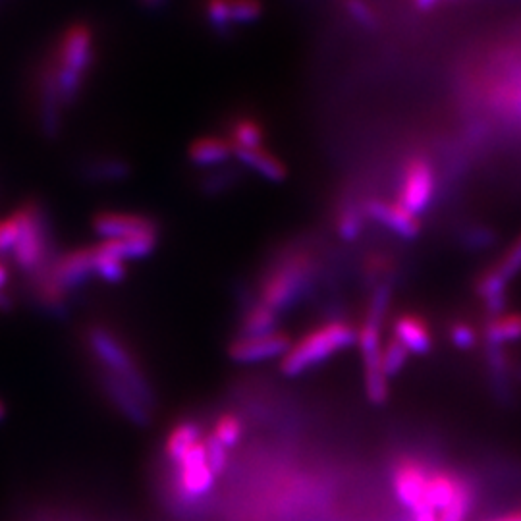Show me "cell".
Returning a JSON list of instances; mask_svg holds the SVG:
<instances>
[{
  "label": "cell",
  "mask_w": 521,
  "mask_h": 521,
  "mask_svg": "<svg viewBox=\"0 0 521 521\" xmlns=\"http://www.w3.org/2000/svg\"><path fill=\"white\" fill-rule=\"evenodd\" d=\"M392 298V286L381 282L369 303L367 315L357 329V344L363 356V375H365V392L371 404L383 406L388 402V377L383 369V321Z\"/></svg>",
  "instance_id": "cell-1"
},
{
  "label": "cell",
  "mask_w": 521,
  "mask_h": 521,
  "mask_svg": "<svg viewBox=\"0 0 521 521\" xmlns=\"http://www.w3.org/2000/svg\"><path fill=\"white\" fill-rule=\"evenodd\" d=\"M357 344V329L348 321H329L302 336L280 361L284 377H300L329 357Z\"/></svg>",
  "instance_id": "cell-2"
},
{
  "label": "cell",
  "mask_w": 521,
  "mask_h": 521,
  "mask_svg": "<svg viewBox=\"0 0 521 521\" xmlns=\"http://www.w3.org/2000/svg\"><path fill=\"white\" fill-rule=\"evenodd\" d=\"M55 58L58 82L64 107L70 109L82 93L95 55L93 31L87 24H72L58 35L55 47L49 51Z\"/></svg>",
  "instance_id": "cell-3"
},
{
  "label": "cell",
  "mask_w": 521,
  "mask_h": 521,
  "mask_svg": "<svg viewBox=\"0 0 521 521\" xmlns=\"http://www.w3.org/2000/svg\"><path fill=\"white\" fill-rule=\"evenodd\" d=\"M87 342L93 356L103 363V371L130 386L143 404L153 408V390L130 350L122 342H118V338L112 332L99 327L89 329Z\"/></svg>",
  "instance_id": "cell-4"
},
{
  "label": "cell",
  "mask_w": 521,
  "mask_h": 521,
  "mask_svg": "<svg viewBox=\"0 0 521 521\" xmlns=\"http://www.w3.org/2000/svg\"><path fill=\"white\" fill-rule=\"evenodd\" d=\"M311 273L313 263L305 253H290L265 276L259 288L261 303L276 313L288 309L305 294Z\"/></svg>",
  "instance_id": "cell-5"
},
{
  "label": "cell",
  "mask_w": 521,
  "mask_h": 521,
  "mask_svg": "<svg viewBox=\"0 0 521 521\" xmlns=\"http://www.w3.org/2000/svg\"><path fill=\"white\" fill-rule=\"evenodd\" d=\"M16 213L22 220V234L12 251V261L20 271L29 273V275H37L39 271L49 267V263H47L49 253H51L49 224H47L41 205H37L33 201L16 209Z\"/></svg>",
  "instance_id": "cell-6"
},
{
  "label": "cell",
  "mask_w": 521,
  "mask_h": 521,
  "mask_svg": "<svg viewBox=\"0 0 521 521\" xmlns=\"http://www.w3.org/2000/svg\"><path fill=\"white\" fill-rule=\"evenodd\" d=\"M435 192H437V176L433 165L427 159L415 157L404 168L398 201L417 217L431 207Z\"/></svg>",
  "instance_id": "cell-7"
},
{
  "label": "cell",
  "mask_w": 521,
  "mask_h": 521,
  "mask_svg": "<svg viewBox=\"0 0 521 521\" xmlns=\"http://www.w3.org/2000/svg\"><path fill=\"white\" fill-rule=\"evenodd\" d=\"M431 469L415 458H402L394 467L392 485L396 498L408 508L415 510L427 502V483Z\"/></svg>",
  "instance_id": "cell-8"
},
{
  "label": "cell",
  "mask_w": 521,
  "mask_h": 521,
  "mask_svg": "<svg viewBox=\"0 0 521 521\" xmlns=\"http://www.w3.org/2000/svg\"><path fill=\"white\" fill-rule=\"evenodd\" d=\"M292 348V340L286 332H271L265 336H238L228 346V357L234 363H257L273 357L286 356Z\"/></svg>",
  "instance_id": "cell-9"
},
{
  "label": "cell",
  "mask_w": 521,
  "mask_h": 521,
  "mask_svg": "<svg viewBox=\"0 0 521 521\" xmlns=\"http://www.w3.org/2000/svg\"><path fill=\"white\" fill-rule=\"evenodd\" d=\"M365 215L404 240H415L421 234V222L398 199H369Z\"/></svg>",
  "instance_id": "cell-10"
},
{
  "label": "cell",
  "mask_w": 521,
  "mask_h": 521,
  "mask_svg": "<svg viewBox=\"0 0 521 521\" xmlns=\"http://www.w3.org/2000/svg\"><path fill=\"white\" fill-rule=\"evenodd\" d=\"M178 483L188 498H199L211 493L215 485V473L207 462V452L203 440L197 442L186 458L178 464Z\"/></svg>",
  "instance_id": "cell-11"
},
{
  "label": "cell",
  "mask_w": 521,
  "mask_h": 521,
  "mask_svg": "<svg viewBox=\"0 0 521 521\" xmlns=\"http://www.w3.org/2000/svg\"><path fill=\"white\" fill-rule=\"evenodd\" d=\"M47 275L64 294L89 282L93 276L91 247H78L60 255L47 269Z\"/></svg>",
  "instance_id": "cell-12"
},
{
  "label": "cell",
  "mask_w": 521,
  "mask_h": 521,
  "mask_svg": "<svg viewBox=\"0 0 521 521\" xmlns=\"http://www.w3.org/2000/svg\"><path fill=\"white\" fill-rule=\"evenodd\" d=\"M97 236L103 240H118V238H130L141 232L159 230V226L138 213H124V211H103L97 213L91 222Z\"/></svg>",
  "instance_id": "cell-13"
},
{
  "label": "cell",
  "mask_w": 521,
  "mask_h": 521,
  "mask_svg": "<svg viewBox=\"0 0 521 521\" xmlns=\"http://www.w3.org/2000/svg\"><path fill=\"white\" fill-rule=\"evenodd\" d=\"M394 338L415 356H427L433 350V334L427 321L415 313H402L392 325Z\"/></svg>",
  "instance_id": "cell-14"
},
{
  "label": "cell",
  "mask_w": 521,
  "mask_h": 521,
  "mask_svg": "<svg viewBox=\"0 0 521 521\" xmlns=\"http://www.w3.org/2000/svg\"><path fill=\"white\" fill-rule=\"evenodd\" d=\"M232 155H234V151L226 136H201V138L195 139L188 149V157H190L192 165L199 166V168L222 165Z\"/></svg>",
  "instance_id": "cell-15"
},
{
  "label": "cell",
  "mask_w": 521,
  "mask_h": 521,
  "mask_svg": "<svg viewBox=\"0 0 521 521\" xmlns=\"http://www.w3.org/2000/svg\"><path fill=\"white\" fill-rule=\"evenodd\" d=\"M234 157L247 166L249 170L261 174L263 178L271 182H282L288 176V168L276 157L273 151L267 147H257V149H242L236 151Z\"/></svg>",
  "instance_id": "cell-16"
},
{
  "label": "cell",
  "mask_w": 521,
  "mask_h": 521,
  "mask_svg": "<svg viewBox=\"0 0 521 521\" xmlns=\"http://www.w3.org/2000/svg\"><path fill=\"white\" fill-rule=\"evenodd\" d=\"M201 427L195 421H180L168 433L165 442L166 458L178 466L197 442H201Z\"/></svg>",
  "instance_id": "cell-17"
},
{
  "label": "cell",
  "mask_w": 521,
  "mask_h": 521,
  "mask_svg": "<svg viewBox=\"0 0 521 521\" xmlns=\"http://www.w3.org/2000/svg\"><path fill=\"white\" fill-rule=\"evenodd\" d=\"M226 138L230 141L234 153L242 149H257L263 147L265 128L253 116H236L230 120Z\"/></svg>",
  "instance_id": "cell-18"
},
{
  "label": "cell",
  "mask_w": 521,
  "mask_h": 521,
  "mask_svg": "<svg viewBox=\"0 0 521 521\" xmlns=\"http://www.w3.org/2000/svg\"><path fill=\"white\" fill-rule=\"evenodd\" d=\"M464 479H460L456 473L446 471V469H437L431 471L429 475V483H427V502L435 508V510H444L448 508L456 494L460 491Z\"/></svg>",
  "instance_id": "cell-19"
},
{
  "label": "cell",
  "mask_w": 521,
  "mask_h": 521,
  "mask_svg": "<svg viewBox=\"0 0 521 521\" xmlns=\"http://www.w3.org/2000/svg\"><path fill=\"white\" fill-rule=\"evenodd\" d=\"M487 346H504L521 340V313H502L491 317L483 329Z\"/></svg>",
  "instance_id": "cell-20"
},
{
  "label": "cell",
  "mask_w": 521,
  "mask_h": 521,
  "mask_svg": "<svg viewBox=\"0 0 521 521\" xmlns=\"http://www.w3.org/2000/svg\"><path fill=\"white\" fill-rule=\"evenodd\" d=\"M278 327V313L273 311L271 307L263 305V303H253L251 307H247L240 325V336L249 338V336H265L276 332Z\"/></svg>",
  "instance_id": "cell-21"
},
{
  "label": "cell",
  "mask_w": 521,
  "mask_h": 521,
  "mask_svg": "<svg viewBox=\"0 0 521 521\" xmlns=\"http://www.w3.org/2000/svg\"><path fill=\"white\" fill-rule=\"evenodd\" d=\"M91 259H93V276H99L101 280L118 284L126 278L128 267L126 261L103 249L101 244L91 247Z\"/></svg>",
  "instance_id": "cell-22"
},
{
  "label": "cell",
  "mask_w": 521,
  "mask_h": 521,
  "mask_svg": "<svg viewBox=\"0 0 521 521\" xmlns=\"http://www.w3.org/2000/svg\"><path fill=\"white\" fill-rule=\"evenodd\" d=\"M211 435L219 440L226 450L234 448L244 437V421L236 413H222L215 421V429Z\"/></svg>",
  "instance_id": "cell-23"
},
{
  "label": "cell",
  "mask_w": 521,
  "mask_h": 521,
  "mask_svg": "<svg viewBox=\"0 0 521 521\" xmlns=\"http://www.w3.org/2000/svg\"><path fill=\"white\" fill-rule=\"evenodd\" d=\"M130 172V166L126 165L122 159L116 157H103V159H93L89 165L85 166V174L91 180H120Z\"/></svg>",
  "instance_id": "cell-24"
},
{
  "label": "cell",
  "mask_w": 521,
  "mask_h": 521,
  "mask_svg": "<svg viewBox=\"0 0 521 521\" xmlns=\"http://www.w3.org/2000/svg\"><path fill=\"white\" fill-rule=\"evenodd\" d=\"M408 356L410 352L392 336L388 340V344L383 348V369L384 375L390 379V377H396L408 363Z\"/></svg>",
  "instance_id": "cell-25"
},
{
  "label": "cell",
  "mask_w": 521,
  "mask_h": 521,
  "mask_svg": "<svg viewBox=\"0 0 521 521\" xmlns=\"http://www.w3.org/2000/svg\"><path fill=\"white\" fill-rule=\"evenodd\" d=\"M473 506V489L469 483H462L454 502L442 510L439 521H466Z\"/></svg>",
  "instance_id": "cell-26"
},
{
  "label": "cell",
  "mask_w": 521,
  "mask_h": 521,
  "mask_svg": "<svg viewBox=\"0 0 521 521\" xmlns=\"http://www.w3.org/2000/svg\"><path fill=\"white\" fill-rule=\"evenodd\" d=\"M205 18L220 35L230 33L234 24L228 10V0H205Z\"/></svg>",
  "instance_id": "cell-27"
},
{
  "label": "cell",
  "mask_w": 521,
  "mask_h": 521,
  "mask_svg": "<svg viewBox=\"0 0 521 521\" xmlns=\"http://www.w3.org/2000/svg\"><path fill=\"white\" fill-rule=\"evenodd\" d=\"M494 271L502 276L506 282H510L512 278L521 273V234L506 249V253L496 261L493 265Z\"/></svg>",
  "instance_id": "cell-28"
},
{
  "label": "cell",
  "mask_w": 521,
  "mask_h": 521,
  "mask_svg": "<svg viewBox=\"0 0 521 521\" xmlns=\"http://www.w3.org/2000/svg\"><path fill=\"white\" fill-rule=\"evenodd\" d=\"M228 10L232 24H247L259 20L263 14V4L261 0H228Z\"/></svg>",
  "instance_id": "cell-29"
},
{
  "label": "cell",
  "mask_w": 521,
  "mask_h": 521,
  "mask_svg": "<svg viewBox=\"0 0 521 521\" xmlns=\"http://www.w3.org/2000/svg\"><path fill=\"white\" fill-rule=\"evenodd\" d=\"M22 234V220L14 211L10 217L0 220V257L12 253Z\"/></svg>",
  "instance_id": "cell-30"
},
{
  "label": "cell",
  "mask_w": 521,
  "mask_h": 521,
  "mask_svg": "<svg viewBox=\"0 0 521 521\" xmlns=\"http://www.w3.org/2000/svg\"><path fill=\"white\" fill-rule=\"evenodd\" d=\"M342 6L359 26L369 29L379 26L377 12L373 10V6L367 0H342Z\"/></svg>",
  "instance_id": "cell-31"
},
{
  "label": "cell",
  "mask_w": 521,
  "mask_h": 521,
  "mask_svg": "<svg viewBox=\"0 0 521 521\" xmlns=\"http://www.w3.org/2000/svg\"><path fill=\"white\" fill-rule=\"evenodd\" d=\"M203 444H205V452H207V462H209L211 471L215 473V477L224 475V471L228 469V450L213 435L203 437Z\"/></svg>",
  "instance_id": "cell-32"
},
{
  "label": "cell",
  "mask_w": 521,
  "mask_h": 521,
  "mask_svg": "<svg viewBox=\"0 0 521 521\" xmlns=\"http://www.w3.org/2000/svg\"><path fill=\"white\" fill-rule=\"evenodd\" d=\"M363 230V215L357 213L356 207H346L338 215V234L344 240H356Z\"/></svg>",
  "instance_id": "cell-33"
},
{
  "label": "cell",
  "mask_w": 521,
  "mask_h": 521,
  "mask_svg": "<svg viewBox=\"0 0 521 521\" xmlns=\"http://www.w3.org/2000/svg\"><path fill=\"white\" fill-rule=\"evenodd\" d=\"M450 340L460 350H473L479 342V336H477V330L473 329L469 323L456 321L450 327Z\"/></svg>",
  "instance_id": "cell-34"
},
{
  "label": "cell",
  "mask_w": 521,
  "mask_h": 521,
  "mask_svg": "<svg viewBox=\"0 0 521 521\" xmlns=\"http://www.w3.org/2000/svg\"><path fill=\"white\" fill-rule=\"evenodd\" d=\"M238 180V174L234 172H215V174H209L205 180H203V190L207 192L217 193L220 190H228L230 186H234Z\"/></svg>",
  "instance_id": "cell-35"
},
{
  "label": "cell",
  "mask_w": 521,
  "mask_h": 521,
  "mask_svg": "<svg viewBox=\"0 0 521 521\" xmlns=\"http://www.w3.org/2000/svg\"><path fill=\"white\" fill-rule=\"evenodd\" d=\"M440 2H442V0H413V4H415L419 10H423V12L433 10Z\"/></svg>",
  "instance_id": "cell-36"
},
{
  "label": "cell",
  "mask_w": 521,
  "mask_h": 521,
  "mask_svg": "<svg viewBox=\"0 0 521 521\" xmlns=\"http://www.w3.org/2000/svg\"><path fill=\"white\" fill-rule=\"evenodd\" d=\"M491 521H521V512H514V514H508V516H502V518Z\"/></svg>",
  "instance_id": "cell-37"
},
{
  "label": "cell",
  "mask_w": 521,
  "mask_h": 521,
  "mask_svg": "<svg viewBox=\"0 0 521 521\" xmlns=\"http://www.w3.org/2000/svg\"><path fill=\"white\" fill-rule=\"evenodd\" d=\"M4 415H6V408H4V404L0 402V421L4 419Z\"/></svg>",
  "instance_id": "cell-38"
}]
</instances>
